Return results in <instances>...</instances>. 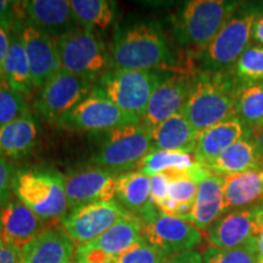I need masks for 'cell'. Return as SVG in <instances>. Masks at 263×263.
<instances>
[{"label":"cell","instance_id":"cell-1","mask_svg":"<svg viewBox=\"0 0 263 263\" xmlns=\"http://www.w3.org/2000/svg\"><path fill=\"white\" fill-rule=\"evenodd\" d=\"M114 70H160L195 74L192 61L174 50L168 37L155 21L127 26L115 35L111 54Z\"/></svg>","mask_w":263,"mask_h":263},{"label":"cell","instance_id":"cell-2","mask_svg":"<svg viewBox=\"0 0 263 263\" xmlns=\"http://www.w3.org/2000/svg\"><path fill=\"white\" fill-rule=\"evenodd\" d=\"M240 85L233 71L199 72L182 114L199 132L235 116Z\"/></svg>","mask_w":263,"mask_h":263},{"label":"cell","instance_id":"cell-3","mask_svg":"<svg viewBox=\"0 0 263 263\" xmlns=\"http://www.w3.org/2000/svg\"><path fill=\"white\" fill-rule=\"evenodd\" d=\"M241 4L228 0H192L173 16L174 38L192 64Z\"/></svg>","mask_w":263,"mask_h":263},{"label":"cell","instance_id":"cell-4","mask_svg":"<svg viewBox=\"0 0 263 263\" xmlns=\"http://www.w3.org/2000/svg\"><path fill=\"white\" fill-rule=\"evenodd\" d=\"M262 14L263 3H242L205 50L194 59L195 73L232 70L242 51L250 45L252 28Z\"/></svg>","mask_w":263,"mask_h":263},{"label":"cell","instance_id":"cell-5","mask_svg":"<svg viewBox=\"0 0 263 263\" xmlns=\"http://www.w3.org/2000/svg\"><path fill=\"white\" fill-rule=\"evenodd\" d=\"M12 193L48 224H60L70 212L65 192V176L57 171H15Z\"/></svg>","mask_w":263,"mask_h":263},{"label":"cell","instance_id":"cell-6","mask_svg":"<svg viewBox=\"0 0 263 263\" xmlns=\"http://www.w3.org/2000/svg\"><path fill=\"white\" fill-rule=\"evenodd\" d=\"M171 73L173 72L111 68L95 83L94 89L105 95L124 112L140 121L154 91Z\"/></svg>","mask_w":263,"mask_h":263},{"label":"cell","instance_id":"cell-7","mask_svg":"<svg viewBox=\"0 0 263 263\" xmlns=\"http://www.w3.org/2000/svg\"><path fill=\"white\" fill-rule=\"evenodd\" d=\"M151 151L153 140L149 128L141 122L129 123L105 132L103 143L91 157V162L118 176L138 171L141 161Z\"/></svg>","mask_w":263,"mask_h":263},{"label":"cell","instance_id":"cell-8","mask_svg":"<svg viewBox=\"0 0 263 263\" xmlns=\"http://www.w3.org/2000/svg\"><path fill=\"white\" fill-rule=\"evenodd\" d=\"M62 70L93 83L112 68L103 39L97 32L80 27L57 38Z\"/></svg>","mask_w":263,"mask_h":263},{"label":"cell","instance_id":"cell-9","mask_svg":"<svg viewBox=\"0 0 263 263\" xmlns=\"http://www.w3.org/2000/svg\"><path fill=\"white\" fill-rule=\"evenodd\" d=\"M140 219L143 239L166 257L195 250L202 241L201 232L196 227L178 217L166 215L154 203Z\"/></svg>","mask_w":263,"mask_h":263},{"label":"cell","instance_id":"cell-10","mask_svg":"<svg viewBox=\"0 0 263 263\" xmlns=\"http://www.w3.org/2000/svg\"><path fill=\"white\" fill-rule=\"evenodd\" d=\"M143 222L127 212L112 227L84 245L76 246V263H115L143 238Z\"/></svg>","mask_w":263,"mask_h":263},{"label":"cell","instance_id":"cell-11","mask_svg":"<svg viewBox=\"0 0 263 263\" xmlns=\"http://www.w3.org/2000/svg\"><path fill=\"white\" fill-rule=\"evenodd\" d=\"M93 82L61 70L41 89L34 103L39 116L57 123L94 90Z\"/></svg>","mask_w":263,"mask_h":263},{"label":"cell","instance_id":"cell-12","mask_svg":"<svg viewBox=\"0 0 263 263\" xmlns=\"http://www.w3.org/2000/svg\"><path fill=\"white\" fill-rule=\"evenodd\" d=\"M137 122L140 121L124 112L105 95L94 89L89 97L61 117L57 124L70 129L100 133Z\"/></svg>","mask_w":263,"mask_h":263},{"label":"cell","instance_id":"cell-13","mask_svg":"<svg viewBox=\"0 0 263 263\" xmlns=\"http://www.w3.org/2000/svg\"><path fill=\"white\" fill-rule=\"evenodd\" d=\"M263 221V202L226 212L205 230L210 246L232 249L257 236Z\"/></svg>","mask_w":263,"mask_h":263},{"label":"cell","instance_id":"cell-14","mask_svg":"<svg viewBox=\"0 0 263 263\" xmlns=\"http://www.w3.org/2000/svg\"><path fill=\"white\" fill-rule=\"evenodd\" d=\"M128 211L117 201L98 202L72 210L60 223L74 246L84 245L112 227Z\"/></svg>","mask_w":263,"mask_h":263},{"label":"cell","instance_id":"cell-15","mask_svg":"<svg viewBox=\"0 0 263 263\" xmlns=\"http://www.w3.org/2000/svg\"><path fill=\"white\" fill-rule=\"evenodd\" d=\"M117 174L100 167H91L65 176V192L70 211L116 199Z\"/></svg>","mask_w":263,"mask_h":263},{"label":"cell","instance_id":"cell-16","mask_svg":"<svg viewBox=\"0 0 263 263\" xmlns=\"http://www.w3.org/2000/svg\"><path fill=\"white\" fill-rule=\"evenodd\" d=\"M195 74L171 73L154 91L140 122L153 129L167 118L182 112L192 94Z\"/></svg>","mask_w":263,"mask_h":263},{"label":"cell","instance_id":"cell-17","mask_svg":"<svg viewBox=\"0 0 263 263\" xmlns=\"http://www.w3.org/2000/svg\"><path fill=\"white\" fill-rule=\"evenodd\" d=\"M16 17L25 20L39 31L59 38L77 28L68 0H29L16 2Z\"/></svg>","mask_w":263,"mask_h":263},{"label":"cell","instance_id":"cell-18","mask_svg":"<svg viewBox=\"0 0 263 263\" xmlns=\"http://www.w3.org/2000/svg\"><path fill=\"white\" fill-rule=\"evenodd\" d=\"M20 32L27 54L33 84L34 88L42 89L61 70L57 38L27 24L20 25Z\"/></svg>","mask_w":263,"mask_h":263},{"label":"cell","instance_id":"cell-19","mask_svg":"<svg viewBox=\"0 0 263 263\" xmlns=\"http://www.w3.org/2000/svg\"><path fill=\"white\" fill-rule=\"evenodd\" d=\"M2 242L22 250L33 239L37 238L49 226L27 206L12 200L9 205L0 209Z\"/></svg>","mask_w":263,"mask_h":263},{"label":"cell","instance_id":"cell-20","mask_svg":"<svg viewBox=\"0 0 263 263\" xmlns=\"http://www.w3.org/2000/svg\"><path fill=\"white\" fill-rule=\"evenodd\" d=\"M76 246L60 224H51L22 249L21 263H68Z\"/></svg>","mask_w":263,"mask_h":263},{"label":"cell","instance_id":"cell-21","mask_svg":"<svg viewBox=\"0 0 263 263\" xmlns=\"http://www.w3.org/2000/svg\"><path fill=\"white\" fill-rule=\"evenodd\" d=\"M250 132L236 116L229 117L222 122L213 124L200 132L197 136L194 159L205 166L222 155L227 149L244 138Z\"/></svg>","mask_w":263,"mask_h":263},{"label":"cell","instance_id":"cell-22","mask_svg":"<svg viewBox=\"0 0 263 263\" xmlns=\"http://www.w3.org/2000/svg\"><path fill=\"white\" fill-rule=\"evenodd\" d=\"M168 200L161 207V211L166 215L178 217L189 222L194 201H195L199 182L209 172L200 163L195 162L189 170L184 172H171Z\"/></svg>","mask_w":263,"mask_h":263},{"label":"cell","instance_id":"cell-23","mask_svg":"<svg viewBox=\"0 0 263 263\" xmlns=\"http://www.w3.org/2000/svg\"><path fill=\"white\" fill-rule=\"evenodd\" d=\"M202 167L207 172L222 178L252 170H263V157L255 144L254 133H248L222 155Z\"/></svg>","mask_w":263,"mask_h":263},{"label":"cell","instance_id":"cell-24","mask_svg":"<svg viewBox=\"0 0 263 263\" xmlns=\"http://www.w3.org/2000/svg\"><path fill=\"white\" fill-rule=\"evenodd\" d=\"M223 213H226L224 178L209 172L199 182L189 223L205 232Z\"/></svg>","mask_w":263,"mask_h":263},{"label":"cell","instance_id":"cell-25","mask_svg":"<svg viewBox=\"0 0 263 263\" xmlns=\"http://www.w3.org/2000/svg\"><path fill=\"white\" fill-rule=\"evenodd\" d=\"M153 151H178L194 155L199 132L194 128L182 112L167 118L150 129Z\"/></svg>","mask_w":263,"mask_h":263},{"label":"cell","instance_id":"cell-26","mask_svg":"<svg viewBox=\"0 0 263 263\" xmlns=\"http://www.w3.org/2000/svg\"><path fill=\"white\" fill-rule=\"evenodd\" d=\"M38 126L29 112L0 127V157L17 160L32 153L37 144Z\"/></svg>","mask_w":263,"mask_h":263},{"label":"cell","instance_id":"cell-27","mask_svg":"<svg viewBox=\"0 0 263 263\" xmlns=\"http://www.w3.org/2000/svg\"><path fill=\"white\" fill-rule=\"evenodd\" d=\"M3 81L10 89L25 97L31 95L34 89L27 54L20 32V21L16 22L11 31V42L3 66Z\"/></svg>","mask_w":263,"mask_h":263},{"label":"cell","instance_id":"cell-28","mask_svg":"<svg viewBox=\"0 0 263 263\" xmlns=\"http://www.w3.org/2000/svg\"><path fill=\"white\" fill-rule=\"evenodd\" d=\"M226 212L263 202V170L224 178Z\"/></svg>","mask_w":263,"mask_h":263},{"label":"cell","instance_id":"cell-29","mask_svg":"<svg viewBox=\"0 0 263 263\" xmlns=\"http://www.w3.org/2000/svg\"><path fill=\"white\" fill-rule=\"evenodd\" d=\"M116 199L126 211L140 218L153 205L150 199V178L138 171L118 174Z\"/></svg>","mask_w":263,"mask_h":263},{"label":"cell","instance_id":"cell-30","mask_svg":"<svg viewBox=\"0 0 263 263\" xmlns=\"http://www.w3.org/2000/svg\"><path fill=\"white\" fill-rule=\"evenodd\" d=\"M76 21L94 32H105L115 18L116 4L107 0H70Z\"/></svg>","mask_w":263,"mask_h":263},{"label":"cell","instance_id":"cell-31","mask_svg":"<svg viewBox=\"0 0 263 263\" xmlns=\"http://www.w3.org/2000/svg\"><path fill=\"white\" fill-rule=\"evenodd\" d=\"M235 116L250 133H255L263 123V81L240 88L235 103Z\"/></svg>","mask_w":263,"mask_h":263},{"label":"cell","instance_id":"cell-32","mask_svg":"<svg viewBox=\"0 0 263 263\" xmlns=\"http://www.w3.org/2000/svg\"><path fill=\"white\" fill-rule=\"evenodd\" d=\"M194 155L178 153V151H151L145 159L141 161L138 172L147 177L160 173L184 172L195 163Z\"/></svg>","mask_w":263,"mask_h":263},{"label":"cell","instance_id":"cell-33","mask_svg":"<svg viewBox=\"0 0 263 263\" xmlns=\"http://www.w3.org/2000/svg\"><path fill=\"white\" fill-rule=\"evenodd\" d=\"M240 87L263 81V47L250 44L232 68Z\"/></svg>","mask_w":263,"mask_h":263},{"label":"cell","instance_id":"cell-34","mask_svg":"<svg viewBox=\"0 0 263 263\" xmlns=\"http://www.w3.org/2000/svg\"><path fill=\"white\" fill-rule=\"evenodd\" d=\"M203 263H258L257 236L232 249L209 246L202 254Z\"/></svg>","mask_w":263,"mask_h":263},{"label":"cell","instance_id":"cell-35","mask_svg":"<svg viewBox=\"0 0 263 263\" xmlns=\"http://www.w3.org/2000/svg\"><path fill=\"white\" fill-rule=\"evenodd\" d=\"M28 112L25 95L10 89L8 85H0V127L22 117Z\"/></svg>","mask_w":263,"mask_h":263},{"label":"cell","instance_id":"cell-36","mask_svg":"<svg viewBox=\"0 0 263 263\" xmlns=\"http://www.w3.org/2000/svg\"><path fill=\"white\" fill-rule=\"evenodd\" d=\"M168 258L141 238L115 263H164Z\"/></svg>","mask_w":263,"mask_h":263},{"label":"cell","instance_id":"cell-37","mask_svg":"<svg viewBox=\"0 0 263 263\" xmlns=\"http://www.w3.org/2000/svg\"><path fill=\"white\" fill-rule=\"evenodd\" d=\"M15 171L11 163L0 157V209L9 205L14 200L12 193V178Z\"/></svg>","mask_w":263,"mask_h":263},{"label":"cell","instance_id":"cell-38","mask_svg":"<svg viewBox=\"0 0 263 263\" xmlns=\"http://www.w3.org/2000/svg\"><path fill=\"white\" fill-rule=\"evenodd\" d=\"M150 178V199L154 205L159 207L163 206V203L168 200V189L171 176L168 173H160Z\"/></svg>","mask_w":263,"mask_h":263},{"label":"cell","instance_id":"cell-39","mask_svg":"<svg viewBox=\"0 0 263 263\" xmlns=\"http://www.w3.org/2000/svg\"><path fill=\"white\" fill-rule=\"evenodd\" d=\"M15 24L0 21V80L3 83H4V81H3V66H4L6 54L9 51L10 42H11V31Z\"/></svg>","mask_w":263,"mask_h":263},{"label":"cell","instance_id":"cell-40","mask_svg":"<svg viewBox=\"0 0 263 263\" xmlns=\"http://www.w3.org/2000/svg\"><path fill=\"white\" fill-rule=\"evenodd\" d=\"M164 263H203L202 254L197 250L180 252L174 256H171L164 261Z\"/></svg>","mask_w":263,"mask_h":263},{"label":"cell","instance_id":"cell-41","mask_svg":"<svg viewBox=\"0 0 263 263\" xmlns=\"http://www.w3.org/2000/svg\"><path fill=\"white\" fill-rule=\"evenodd\" d=\"M22 250L0 242V263H21Z\"/></svg>","mask_w":263,"mask_h":263},{"label":"cell","instance_id":"cell-42","mask_svg":"<svg viewBox=\"0 0 263 263\" xmlns=\"http://www.w3.org/2000/svg\"><path fill=\"white\" fill-rule=\"evenodd\" d=\"M15 4V2L0 0V21L12 22V24L18 21L17 17H16Z\"/></svg>","mask_w":263,"mask_h":263},{"label":"cell","instance_id":"cell-43","mask_svg":"<svg viewBox=\"0 0 263 263\" xmlns=\"http://www.w3.org/2000/svg\"><path fill=\"white\" fill-rule=\"evenodd\" d=\"M252 38L256 44L263 47V14L256 20L254 28H252Z\"/></svg>","mask_w":263,"mask_h":263},{"label":"cell","instance_id":"cell-44","mask_svg":"<svg viewBox=\"0 0 263 263\" xmlns=\"http://www.w3.org/2000/svg\"><path fill=\"white\" fill-rule=\"evenodd\" d=\"M254 140L256 146H257L258 153L261 154V156L263 157V129H259L254 133Z\"/></svg>","mask_w":263,"mask_h":263},{"label":"cell","instance_id":"cell-45","mask_svg":"<svg viewBox=\"0 0 263 263\" xmlns=\"http://www.w3.org/2000/svg\"><path fill=\"white\" fill-rule=\"evenodd\" d=\"M0 242H2V223H0Z\"/></svg>","mask_w":263,"mask_h":263},{"label":"cell","instance_id":"cell-46","mask_svg":"<svg viewBox=\"0 0 263 263\" xmlns=\"http://www.w3.org/2000/svg\"><path fill=\"white\" fill-rule=\"evenodd\" d=\"M259 129H263V123H262V126H261V128H259ZM259 129H258V130H259Z\"/></svg>","mask_w":263,"mask_h":263},{"label":"cell","instance_id":"cell-47","mask_svg":"<svg viewBox=\"0 0 263 263\" xmlns=\"http://www.w3.org/2000/svg\"><path fill=\"white\" fill-rule=\"evenodd\" d=\"M68 263H76V262H74V259H73V261H71V262H68Z\"/></svg>","mask_w":263,"mask_h":263},{"label":"cell","instance_id":"cell-48","mask_svg":"<svg viewBox=\"0 0 263 263\" xmlns=\"http://www.w3.org/2000/svg\"><path fill=\"white\" fill-rule=\"evenodd\" d=\"M3 84V82H2V80H0V85H2Z\"/></svg>","mask_w":263,"mask_h":263}]
</instances>
